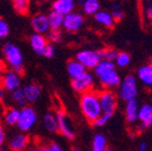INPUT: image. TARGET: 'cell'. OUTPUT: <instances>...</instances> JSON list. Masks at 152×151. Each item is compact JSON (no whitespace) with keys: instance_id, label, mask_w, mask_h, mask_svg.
Here are the masks:
<instances>
[{"instance_id":"obj_1","label":"cell","mask_w":152,"mask_h":151,"mask_svg":"<svg viewBox=\"0 0 152 151\" xmlns=\"http://www.w3.org/2000/svg\"><path fill=\"white\" fill-rule=\"evenodd\" d=\"M79 105H80L81 113L91 125L102 114L99 98H98V92L96 91L90 90L88 92L83 93L79 100Z\"/></svg>"},{"instance_id":"obj_2","label":"cell","mask_w":152,"mask_h":151,"mask_svg":"<svg viewBox=\"0 0 152 151\" xmlns=\"http://www.w3.org/2000/svg\"><path fill=\"white\" fill-rule=\"evenodd\" d=\"M2 53L4 55L5 64L12 68V71L16 72L20 76L23 75V55L21 50L14 43H5L3 45Z\"/></svg>"},{"instance_id":"obj_3","label":"cell","mask_w":152,"mask_h":151,"mask_svg":"<svg viewBox=\"0 0 152 151\" xmlns=\"http://www.w3.org/2000/svg\"><path fill=\"white\" fill-rule=\"evenodd\" d=\"M37 122V113L31 106L22 107L21 110H19V118L17 122V127L22 132H26L31 130L33 126Z\"/></svg>"},{"instance_id":"obj_4","label":"cell","mask_w":152,"mask_h":151,"mask_svg":"<svg viewBox=\"0 0 152 151\" xmlns=\"http://www.w3.org/2000/svg\"><path fill=\"white\" fill-rule=\"evenodd\" d=\"M100 108L102 114H108L112 116L117 107V96L112 90H102L98 92Z\"/></svg>"},{"instance_id":"obj_5","label":"cell","mask_w":152,"mask_h":151,"mask_svg":"<svg viewBox=\"0 0 152 151\" xmlns=\"http://www.w3.org/2000/svg\"><path fill=\"white\" fill-rule=\"evenodd\" d=\"M118 95L123 100L128 102L134 99L137 95L136 79L133 75H127L119 85Z\"/></svg>"},{"instance_id":"obj_6","label":"cell","mask_w":152,"mask_h":151,"mask_svg":"<svg viewBox=\"0 0 152 151\" xmlns=\"http://www.w3.org/2000/svg\"><path fill=\"white\" fill-rule=\"evenodd\" d=\"M57 125H58V131L68 139H75V130L71 117L62 110H58L56 112Z\"/></svg>"},{"instance_id":"obj_7","label":"cell","mask_w":152,"mask_h":151,"mask_svg":"<svg viewBox=\"0 0 152 151\" xmlns=\"http://www.w3.org/2000/svg\"><path fill=\"white\" fill-rule=\"evenodd\" d=\"M94 85V76L90 72H85L80 76L73 78L71 81V86L73 90L77 93H86L92 90Z\"/></svg>"},{"instance_id":"obj_8","label":"cell","mask_w":152,"mask_h":151,"mask_svg":"<svg viewBox=\"0 0 152 151\" xmlns=\"http://www.w3.org/2000/svg\"><path fill=\"white\" fill-rule=\"evenodd\" d=\"M85 23V18L79 13L72 12L68 15L64 16V22H62V28L66 31L70 33H74L80 30L81 26Z\"/></svg>"},{"instance_id":"obj_9","label":"cell","mask_w":152,"mask_h":151,"mask_svg":"<svg viewBox=\"0 0 152 151\" xmlns=\"http://www.w3.org/2000/svg\"><path fill=\"white\" fill-rule=\"evenodd\" d=\"M76 60L80 62L86 69H94L100 62V57L95 51L85 50L76 54Z\"/></svg>"},{"instance_id":"obj_10","label":"cell","mask_w":152,"mask_h":151,"mask_svg":"<svg viewBox=\"0 0 152 151\" xmlns=\"http://www.w3.org/2000/svg\"><path fill=\"white\" fill-rule=\"evenodd\" d=\"M21 86V78L20 75L14 71H7L3 73L2 76V83L1 87L9 92H13L15 90L19 89Z\"/></svg>"},{"instance_id":"obj_11","label":"cell","mask_w":152,"mask_h":151,"mask_svg":"<svg viewBox=\"0 0 152 151\" xmlns=\"http://www.w3.org/2000/svg\"><path fill=\"white\" fill-rule=\"evenodd\" d=\"M97 77L102 86L106 88V90L113 89V88H116L121 85V77H119L118 73L115 71V69L104 72V73L98 75Z\"/></svg>"},{"instance_id":"obj_12","label":"cell","mask_w":152,"mask_h":151,"mask_svg":"<svg viewBox=\"0 0 152 151\" xmlns=\"http://www.w3.org/2000/svg\"><path fill=\"white\" fill-rule=\"evenodd\" d=\"M31 26L35 33L41 34V35L47 34L50 31L47 15L42 14V13H38V14L34 15L31 19Z\"/></svg>"},{"instance_id":"obj_13","label":"cell","mask_w":152,"mask_h":151,"mask_svg":"<svg viewBox=\"0 0 152 151\" xmlns=\"http://www.w3.org/2000/svg\"><path fill=\"white\" fill-rule=\"evenodd\" d=\"M48 43H49V41H48L47 36L41 35V34L34 33L30 37V45H31L32 50L36 54L40 55V56H43V53H45Z\"/></svg>"},{"instance_id":"obj_14","label":"cell","mask_w":152,"mask_h":151,"mask_svg":"<svg viewBox=\"0 0 152 151\" xmlns=\"http://www.w3.org/2000/svg\"><path fill=\"white\" fill-rule=\"evenodd\" d=\"M137 119L142 123V129H147V128L151 127L152 126V105L145 104V105H142L140 108H138Z\"/></svg>"},{"instance_id":"obj_15","label":"cell","mask_w":152,"mask_h":151,"mask_svg":"<svg viewBox=\"0 0 152 151\" xmlns=\"http://www.w3.org/2000/svg\"><path fill=\"white\" fill-rule=\"evenodd\" d=\"M30 144V137L26 134H16L11 139L9 147L12 151H24Z\"/></svg>"},{"instance_id":"obj_16","label":"cell","mask_w":152,"mask_h":151,"mask_svg":"<svg viewBox=\"0 0 152 151\" xmlns=\"http://www.w3.org/2000/svg\"><path fill=\"white\" fill-rule=\"evenodd\" d=\"M24 98L28 103H35L41 95V88L37 84H30L22 89Z\"/></svg>"},{"instance_id":"obj_17","label":"cell","mask_w":152,"mask_h":151,"mask_svg":"<svg viewBox=\"0 0 152 151\" xmlns=\"http://www.w3.org/2000/svg\"><path fill=\"white\" fill-rule=\"evenodd\" d=\"M52 10L60 13L61 15H68L74 11L75 1L74 0H55L52 4Z\"/></svg>"},{"instance_id":"obj_18","label":"cell","mask_w":152,"mask_h":151,"mask_svg":"<svg viewBox=\"0 0 152 151\" xmlns=\"http://www.w3.org/2000/svg\"><path fill=\"white\" fill-rule=\"evenodd\" d=\"M138 113V104L135 98L126 102V109H125V115H126L127 123L133 124L137 120Z\"/></svg>"},{"instance_id":"obj_19","label":"cell","mask_w":152,"mask_h":151,"mask_svg":"<svg viewBox=\"0 0 152 151\" xmlns=\"http://www.w3.org/2000/svg\"><path fill=\"white\" fill-rule=\"evenodd\" d=\"M47 17H48V21H49L50 30L59 31V29L62 26V22H64V15H61L60 13L52 10V11L47 15Z\"/></svg>"},{"instance_id":"obj_20","label":"cell","mask_w":152,"mask_h":151,"mask_svg":"<svg viewBox=\"0 0 152 151\" xmlns=\"http://www.w3.org/2000/svg\"><path fill=\"white\" fill-rule=\"evenodd\" d=\"M94 19L96 22H98L99 24H102L107 29H113L114 26H115V21L112 18L111 14L108 12H104V11H98L96 14H94Z\"/></svg>"},{"instance_id":"obj_21","label":"cell","mask_w":152,"mask_h":151,"mask_svg":"<svg viewBox=\"0 0 152 151\" xmlns=\"http://www.w3.org/2000/svg\"><path fill=\"white\" fill-rule=\"evenodd\" d=\"M66 71L69 73L70 77L73 79V78L78 77L81 74L87 72V69H86L80 62H78L76 59H74V60L68 62V64H66Z\"/></svg>"},{"instance_id":"obj_22","label":"cell","mask_w":152,"mask_h":151,"mask_svg":"<svg viewBox=\"0 0 152 151\" xmlns=\"http://www.w3.org/2000/svg\"><path fill=\"white\" fill-rule=\"evenodd\" d=\"M43 125L49 132H57L58 125H57L56 114H54L53 112H47L43 116Z\"/></svg>"},{"instance_id":"obj_23","label":"cell","mask_w":152,"mask_h":151,"mask_svg":"<svg viewBox=\"0 0 152 151\" xmlns=\"http://www.w3.org/2000/svg\"><path fill=\"white\" fill-rule=\"evenodd\" d=\"M137 76L146 86H152V68L148 66H142L138 69Z\"/></svg>"},{"instance_id":"obj_24","label":"cell","mask_w":152,"mask_h":151,"mask_svg":"<svg viewBox=\"0 0 152 151\" xmlns=\"http://www.w3.org/2000/svg\"><path fill=\"white\" fill-rule=\"evenodd\" d=\"M108 148L107 139L100 133L95 134L92 141V151H104Z\"/></svg>"},{"instance_id":"obj_25","label":"cell","mask_w":152,"mask_h":151,"mask_svg":"<svg viewBox=\"0 0 152 151\" xmlns=\"http://www.w3.org/2000/svg\"><path fill=\"white\" fill-rule=\"evenodd\" d=\"M83 11L87 15H94L99 11L98 0H85L83 2Z\"/></svg>"},{"instance_id":"obj_26","label":"cell","mask_w":152,"mask_h":151,"mask_svg":"<svg viewBox=\"0 0 152 151\" xmlns=\"http://www.w3.org/2000/svg\"><path fill=\"white\" fill-rule=\"evenodd\" d=\"M4 122L9 126L17 125L19 118V110L16 108H9L4 113Z\"/></svg>"},{"instance_id":"obj_27","label":"cell","mask_w":152,"mask_h":151,"mask_svg":"<svg viewBox=\"0 0 152 151\" xmlns=\"http://www.w3.org/2000/svg\"><path fill=\"white\" fill-rule=\"evenodd\" d=\"M14 10L19 15H26L30 11V0H14L13 1Z\"/></svg>"},{"instance_id":"obj_28","label":"cell","mask_w":152,"mask_h":151,"mask_svg":"<svg viewBox=\"0 0 152 151\" xmlns=\"http://www.w3.org/2000/svg\"><path fill=\"white\" fill-rule=\"evenodd\" d=\"M115 69V64L114 62H109V60H100L98 65L94 68L95 74L96 75H100V74L104 73V72L110 71V70H114Z\"/></svg>"},{"instance_id":"obj_29","label":"cell","mask_w":152,"mask_h":151,"mask_svg":"<svg viewBox=\"0 0 152 151\" xmlns=\"http://www.w3.org/2000/svg\"><path fill=\"white\" fill-rule=\"evenodd\" d=\"M98 55L100 57V60H109V62H114L116 59L117 55L119 52H117L114 49H102L97 51Z\"/></svg>"},{"instance_id":"obj_30","label":"cell","mask_w":152,"mask_h":151,"mask_svg":"<svg viewBox=\"0 0 152 151\" xmlns=\"http://www.w3.org/2000/svg\"><path fill=\"white\" fill-rule=\"evenodd\" d=\"M12 99L18 106H21V107H24V105L26 103V98H24L23 92H22V89H20V88L12 92Z\"/></svg>"},{"instance_id":"obj_31","label":"cell","mask_w":152,"mask_h":151,"mask_svg":"<svg viewBox=\"0 0 152 151\" xmlns=\"http://www.w3.org/2000/svg\"><path fill=\"white\" fill-rule=\"evenodd\" d=\"M130 62H131L130 55H129L128 53H126V52L118 53L116 59H115V62H116V65L118 67H121V68L128 66V65L130 64Z\"/></svg>"},{"instance_id":"obj_32","label":"cell","mask_w":152,"mask_h":151,"mask_svg":"<svg viewBox=\"0 0 152 151\" xmlns=\"http://www.w3.org/2000/svg\"><path fill=\"white\" fill-rule=\"evenodd\" d=\"M48 41L49 43H59L60 39H61V34H60L59 31H53V30H50V31L48 32Z\"/></svg>"},{"instance_id":"obj_33","label":"cell","mask_w":152,"mask_h":151,"mask_svg":"<svg viewBox=\"0 0 152 151\" xmlns=\"http://www.w3.org/2000/svg\"><path fill=\"white\" fill-rule=\"evenodd\" d=\"M10 33V26L5 20L0 18V39L5 38Z\"/></svg>"},{"instance_id":"obj_34","label":"cell","mask_w":152,"mask_h":151,"mask_svg":"<svg viewBox=\"0 0 152 151\" xmlns=\"http://www.w3.org/2000/svg\"><path fill=\"white\" fill-rule=\"evenodd\" d=\"M111 117L112 116L108 115V114H102V115L95 120L92 125L94 126V127H102V126H104L108 123V120H109Z\"/></svg>"},{"instance_id":"obj_35","label":"cell","mask_w":152,"mask_h":151,"mask_svg":"<svg viewBox=\"0 0 152 151\" xmlns=\"http://www.w3.org/2000/svg\"><path fill=\"white\" fill-rule=\"evenodd\" d=\"M55 55V45L53 43H48L47 48L45 50V53H43V56H45L47 58H53Z\"/></svg>"},{"instance_id":"obj_36","label":"cell","mask_w":152,"mask_h":151,"mask_svg":"<svg viewBox=\"0 0 152 151\" xmlns=\"http://www.w3.org/2000/svg\"><path fill=\"white\" fill-rule=\"evenodd\" d=\"M111 16H112V18L114 19V21H119V20L123 19L124 13L121 12V10H114L113 12H112Z\"/></svg>"},{"instance_id":"obj_37","label":"cell","mask_w":152,"mask_h":151,"mask_svg":"<svg viewBox=\"0 0 152 151\" xmlns=\"http://www.w3.org/2000/svg\"><path fill=\"white\" fill-rule=\"evenodd\" d=\"M5 143V131L3 129L2 125L0 124V147Z\"/></svg>"},{"instance_id":"obj_38","label":"cell","mask_w":152,"mask_h":151,"mask_svg":"<svg viewBox=\"0 0 152 151\" xmlns=\"http://www.w3.org/2000/svg\"><path fill=\"white\" fill-rule=\"evenodd\" d=\"M49 148H50L51 151H62L61 147L58 146L56 143H51L50 146H49Z\"/></svg>"},{"instance_id":"obj_39","label":"cell","mask_w":152,"mask_h":151,"mask_svg":"<svg viewBox=\"0 0 152 151\" xmlns=\"http://www.w3.org/2000/svg\"><path fill=\"white\" fill-rule=\"evenodd\" d=\"M5 69H7V64H5L4 60L0 59V72L3 73V72L5 71Z\"/></svg>"},{"instance_id":"obj_40","label":"cell","mask_w":152,"mask_h":151,"mask_svg":"<svg viewBox=\"0 0 152 151\" xmlns=\"http://www.w3.org/2000/svg\"><path fill=\"white\" fill-rule=\"evenodd\" d=\"M5 97V90L2 87H0V102H2Z\"/></svg>"},{"instance_id":"obj_41","label":"cell","mask_w":152,"mask_h":151,"mask_svg":"<svg viewBox=\"0 0 152 151\" xmlns=\"http://www.w3.org/2000/svg\"><path fill=\"white\" fill-rule=\"evenodd\" d=\"M138 149H140V151H146L147 150V144L145 142H142L138 146Z\"/></svg>"},{"instance_id":"obj_42","label":"cell","mask_w":152,"mask_h":151,"mask_svg":"<svg viewBox=\"0 0 152 151\" xmlns=\"http://www.w3.org/2000/svg\"><path fill=\"white\" fill-rule=\"evenodd\" d=\"M147 15H148V18L150 19V21H151V23H152V9L151 7H149V9L147 10Z\"/></svg>"},{"instance_id":"obj_43","label":"cell","mask_w":152,"mask_h":151,"mask_svg":"<svg viewBox=\"0 0 152 151\" xmlns=\"http://www.w3.org/2000/svg\"><path fill=\"white\" fill-rule=\"evenodd\" d=\"M34 151H51L49 147H40V148H37L35 149Z\"/></svg>"},{"instance_id":"obj_44","label":"cell","mask_w":152,"mask_h":151,"mask_svg":"<svg viewBox=\"0 0 152 151\" xmlns=\"http://www.w3.org/2000/svg\"><path fill=\"white\" fill-rule=\"evenodd\" d=\"M2 76H3V73L0 72V86H1V83H2Z\"/></svg>"},{"instance_id":"obj_45","label":"cell","mask_w":152,"mask_h":151,"mask_svg":"<svg viewBox=\"0 0 152 151\" xmlns=\"http://www.w3.org/2000/svg\"><path fill=\"white\" fill-rule=\"evenodd\" d=\"M149 66H150V67H151V68H152V58L150 59V62H149Z\"/></svg>"},{"instance_id":"obj_46","label":"cell","mask_w":152,"mask_h":151,"mask_svg":"<svg viewBox=\"0 0 152 151\" xmlns=\"http://www.w3.org/2000/svg\"><path fill=\"white\" fill-rule=\"evenodd\" d=\"M39 1H40V2H48L49 0H39Z\"/></svg>"},{"instance_id":"obj_47","label":"cell","mask_w":152,"mask_h":151,"mask_svg":"<svg viewBox=\"0 0 152 151\" xmlns=\"http://www.w3.org/2000/svg\"><path fill=\"white\" fill-rule=\"evenodd\" d=\"M73 151H80L78 148H73Z\"/></svg>"},{"instance_id":"obj_48","label":"cell","mask_w":152,"mask_h":151,"mask_svg":"<svg viewBox=\"0 0 152 151\" xmlns=\"http://www.w3.org/2000/svg\"><path fill=\"white\" fill-rule=\"evenodd\" d=\"M104 151H112V150H111V149H110V148H107Z\"/></svg>"},{"instance_id":"obj_49","label":"cell","mask_w":152,"mask_h":151,"mask_svg":"<svg viewBox=\"0 0 152 151\" xmlns=\"http://www.w3.org/2000/svg\"><path fill=\"white\" fill-rule=\"evenodd\" d=\"M0 151H5V150H3V149H1V150H0Z\"/></svg>"},{"instance_id":"obj_50","label":"cell","mask_w":152,"mask_h":151,"mask_svg":"<svg viewBox=\"0 0 152 151\" xmlns=\"http://www.w3.org/2000/svg\"><path fill=\"white\" fill-rule=\"evenodd\" d=\"M12 1H14V0H12Z\"/></svg>"}]
</instances>
